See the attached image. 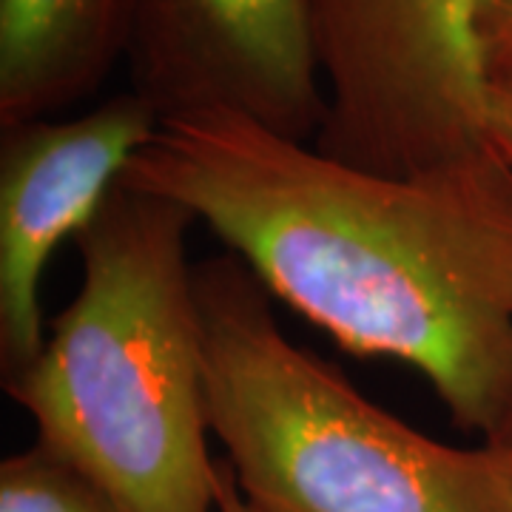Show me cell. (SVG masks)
Listing matches in <instances>:
<instances>
[{
  "label": "cell",
  "instance_id": "cell-1",
  "mask_svg": "<svg viewBox=\"0 0 512 512\" xmlns=\"http://www.w3.org/2000/svg\"><path fill=\"white\" fill-rule=\"evenodd\" d=\"M180 202L336 345L427 379L461 430L512 419V168L493 146L384 177L228 111L180 114L123 174Z\"/></svg>",
  "mask_w": 512,
  "mask_h": 512
},
{
  "label": "cell",
  "instance_id": "cell-2",
  "mask_svg": "<svg viewBox=\"0 0 512 512\" xmlns=\"http://www.w3.org/2000/svg\"><path fill=\"white\" fill-rule=\"evenodd\" d=\"M194 214L123 180L77 237L83 279L37 359L3 382L37 444L123 512H220L194 265Z\"/></svg>",
  "mask_w": 512,
  "mask_h": 512
},
{
  "label": "cell",
  "instance_id": "cell-3",
  "mask_svg": "<svg viewBox=\"0 0 512 512\" xmlns=\"http://www.w3.org/2000/svg\"><path fill=\"white\" fill-rule=\"evenodd\" d=\"M211 433L268 512H512V450L450 447L282 333L234 254L194 265Z\"/></svg>",
  "mask_w": 512,
  "mask_h": 512
},
{
  "label": "cell",
  "instance_id": "cell-4",
  "mask_svg": "<svg viewBox=\"0 0 512 512\" xmlns=\"http://www.w3.org/2000/svg\"><path fill=\"white\" fill-rule=\"evenodd\" d=\"M325 83L313 148L384 177H413L490 148L484 0H308Z\"/></svg>",
  "mask_w": 512,
  "mask_h": 512
},
{
  "label": "cell",
  "instance_id": "cell-5",
  "mask_svg": "<svg viewBox=\"0 0 512 512\" xmlns=\"http://www.w3.org/2000/svg\"><path fill=\"white\" fill-rule=\"evenodd\" d=\"M126 55L160 120L228 111L299 143L325 120L308 0H131Z\"/></svg>",
  "mask_w": 512,
  "mask_h": 512
},
{
  "label": "cell",
  "instance_id": "cell-6",
  "mask_svg": "<svg viewBox=\"0 0 512 512\" xmlns=\"http://www.w3.org/2000/svg\"><path fill=\"white\" fill-rule=\"evenodd\" d=\"M160 114L137 92L72 120L6 128L0 143V367L15 379L46 345L40 282L57 248L100 214Z\"/></svg>",
  "mask_w": 512,
  "mask_h": 512
},
{
  "label": "cell",
  "instance_id": "cell-7",
  "mask_svg": "<svg viewBox=\"0 0 512 512\" xmlns=\"http://www.w3.org/2000/svg\"><path fill=\"white\" fill-rule=\"evenodd\" d=\"M131 0H0V126L94 92L126 55Z\"/></svg>",
  "mask_w": 512,
  "mask_h": 512
},
{
  "label": "cell",
  "instance_id": "cell-8",
  "mask_svg": "<svg viewBox=\"0 0 512 512\" xmlns=\"http://www.w3.org/2000/svg\"><path fill=\"white\" fill-rule=\"evenodd\" d=\"M0 512H123L49 447L32 444L0 464Z\"/></svg>",
  "mask_w": 512,
  "mask_h": 512
},
{
  "label": "cell",
  "instance_id": "cell-9",
  "mask_svg": "<svg viewBox=\"0 0 512 512\" xmlns=\"http://www.w3.org/2000/svg\"><path fill=\"white\" fill-rule=\"evenodd\" d=\"M481 66L487 140L512 168V29L481 23Z\"/></svg>",
  "mask_w": 512,
  "mask_h": 512
},
{
  "label": "cell",
  "instance_id": "cell-10",
  "mask_svg": "<svg viewBox=\"0 0 512 512\" xmlns=\"http://www.w3.org/2000/svg\"><path fill=\"white\" fill-rule=\"evenodd\" d=\"M217 501H220V512H268L256 507L251 498L242 495L228 461H220V493H217Z\"/></svg>",
  "mask_w": 512,
  "mask_h": 512
},
{
  "label": "cell",
  "instance_id": "cell-11",
  "mask_svg": "<svg viewBox=\"0 0 512 512\" xmlns=\"http://www.w3.org/2000/svg\"><path fill=\"white\" fill-rule=\"evenodd\" d=\"M481 23L512 29V0H484V6H481Z\"/></svg>",
  "mask_w": 512,
  "mask_h": 512
},
{
  "label": "cell",
  "instance_id": "cell-12",
  "mask_svg": "<svg viewBox=\"0 0 512 512\" xmlns=\"http://www.w3.org/2000/svg\"><path fill=\"white\" fill-rule=\"evenodd\" d=\"M490 444H498V447H507V450H512V419L507 421V427L501 430V436L495 441H490Z\"/></svg>",
  "mask_w": 512,
  "mask_h": 512
}]
</instances>
